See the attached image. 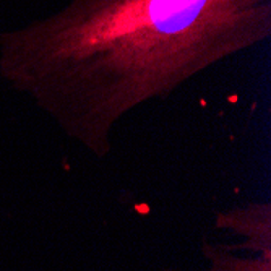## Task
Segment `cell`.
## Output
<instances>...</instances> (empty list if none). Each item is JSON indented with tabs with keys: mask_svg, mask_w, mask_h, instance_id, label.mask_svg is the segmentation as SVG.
Masks as SVG:
<instances>
[{
	"mask_svg": "<svg viewBox=\"0 0 271 271\" xmlns=\"http://www.w3.org/2000/svg\"><path fill=\"white\" fill-rule=\"evenodd\" d=\"M271 34V0H70L0 37V71L96 156L120 120Z\"/></svg>",
	"mask_w": 271,
	"mask_h": 271,
	"instance_id": "obj_1",
	"label": "cell"
}]
</instances>
